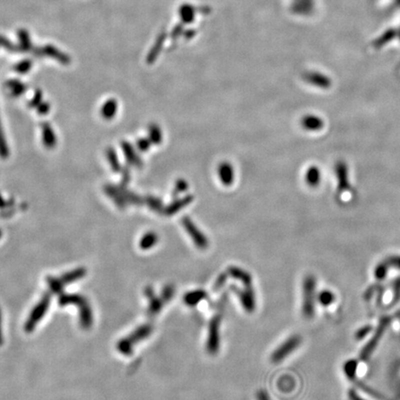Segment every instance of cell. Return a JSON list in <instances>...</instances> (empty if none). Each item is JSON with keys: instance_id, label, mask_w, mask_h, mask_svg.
<instances>
[{"instance_id": "obj_2", "label": "cell", "mask_w": 400, "mask_h": 400, "mask_svg": "<svg viewBox=\"0 0 400 400\" xmlns=\"http://www.w3.org/2000/svg\"><path fill=\"white\" fill-rule=\"evenodd\" d=\"M222 316L216 314L212 317L208 325V334L206 339V352L210 355H216L220 350V326Z\"/></svg>"}, {"instance_id": "obj_11", "label": "cell", "mask_w": 400, "mask_h": 400, "mask_svg": "<svg viewBox=\"0 0 400 400\" xmlns=\"http://www.w3.org/2000/svg\"><path fill=\"white\" fill-rule=\"evenodd\" d=\"M208 294L203 289H196L184 294L182 301L188 306H196L202 300H206Z\"/></svg>"}, {"instance_id": "obj_14", "label": "cell", "mask_w": 400, "mask_h": 400, "mask_svg": "<svg viewBox=\"0 0 400 400\" xmlns=\"http://www.w3.org/2000/svg\"><path fill=\"white\" fill-rule=\"evenodd\" d=\"M148 138L151 143L154 144H160L162 141V132L160 126L155 124H151L148 126Z\"/></svg>"}, {"instance_id": "obj_17", "label": "cell", "mask_w": 400, "mask_h": 400, "mask_svg": "<svg viewBox=\"0 0 400 400\" xmlns=\"http://www.w3.org/2000/svg\"><path fill=\"white\" fill-rule=\"evenodd\" d=\"M175 294V288L174 284H166L164 288H162V294H160V298L162 300L164 305L167 304L170 300L174 298Z\"/></svg>"}, {"instance_id": "obj_8", "label": "cell", "mask_w": 400, "mask_h": 400, "mask_svg": "<svg viewBox=\"0 0 400 400\" xmlns=\"http://www.w3.org/2000/svg\"><path fill=\"white\" fill-rule=\"evenodd\" d=\"M193 200H194V196H191V194H188V196H184V198H176L170 204L169 206L164 208L163 213H164L166 216H172V215H174L176 213L179 212L184 206H188V205L193 201Z\"/></svg>"}, {"instance_id": "obj_20", "label": "cell", "mask_w": 400, "mask_h": 400, "mask_svg": "<svg viewBox=\"0 0 400 400\" xmlns=\"http://www.w3.org/2000/svg\"><path fill=\"white\" fill-rule=\"evenodd\" d=\"M228 276H229V275H228L227 272H225V274H220L219 275V277L217 278V280L215 282L214 288H213L214 292H218L220 289L224 286L225 282L227 281Z\"/></svg>"}, {"instance_id": "obj_18", "label": "cell", "mask_w": 400, "mask_h": 400, "mask_svg": "<svg viewBox=\"0 0 400 400\" xmlns=\"http://www.w3.org/2000/svg\"><path fill=\"white\" fill-rule=\"evenodd\" d=\"M189 188V184L188 182L184 179H179L175 182L174 188L172 191V198H176L179 196V194H182L184 192H186Z\"/></svg>"}, {"instance_id": "obj_5", "label": "cell", "mask_w": 400, "mask_h": 400, "mask_svg": "<svg viewBox=\"0 0 400 400\" xmlns=\"http://www.w3.org/2000/svg\"><path fill=\"white\" fill-rule=\"evenodd\" d=\"M314 279L312 277H308L303 282V306L302 312L306 317L313 315V296H314Z\"/></svg>"}, {"instance_id": "obj_15", "label": "cell", "mask_w": 400, "mask_h": 400, "mask_svg": "<svg viewBox=\"0 0 400 400\" xmlns=\"http://www.w3.org/2000/svg\"><path fill=\"white\" fill-rule=\"evenodd\" d=\"M116 110H117V102L115 100H110L106 101L105 105L103 106L102 113L105 118L110 119V118H112L113 116L115 115Z\"/></svg>"}, {"instance_id": "obj_1", "label": "cell", "mask_w": 400, "mask_h": 400, "mask_svg": "<svg viewBox=\"0 0 400 400\" xmlns=\"http://www.w3.org/2000/svg\"><path fill=\"white\" fill-rule=\"evenodd\" d=\"M154 327L150 324L140 325L134 331L131 332L128 338H124L120 341L118 344V350L124 356H130L134 351V346L136 344L144 341L153 332Z\"/></svg>"}, {"instance_id": "obj_13", "label": "cell", "mask_w": 400, "mask_h": 400, "mask_svg": "<svg viewBox=\"0 0 400 400\" xmlns=\"http://www.w3.org/2000/svg\"><path fill=\"white\" fill-rule=\"evenodd\" d=\"M158 236L154 232H148L139 241V248L142 250H151L158 242Z\"/></svg>"}, {"instance_id": "obj_6", "label": "cell", "mask_w": 400, "mask_h": 400, "mask_svg": "<svg viewBox=\"0 0 400 400\" xmlns=\"http://www.w3.org/2000/svg\"><path fill=\"white\" fill-rule=\"evenodd\" d=\"M232 291L238 294V298L241 302V305L244 308L246 312L252 313L256 308V298L255 293L252 286H246L244 290H240L236 286H232Z\"/></svg>"}, {"instance_id": "obj_22", "label": "cell", "mask_w": 400, "mask_h": 400, "mask_svg": "<svg viewBox=\"0 0 400 400\" xmlns=\"http://www.w3.org/2000/svg\"><path fill=\"white\" fill-rule=\"evenodd\" d=\"M256 400H270L269 394H267L264 390H260L256 393Z\"/></svg>"}, {"instance_id": "obj_16", "label": "cell", "mask_w": 400, "mask_h": 400, "mask_svg": "<svg viewBox=\"0 0 400 400\" xmlns=\"http://www.w3.org/2000/svg\"><path fill=\"white\" fill-rule=\"evenodd\" d=\"M146 203L150 206V210H152L153 212L158 213H163V206L162 202V200H160L158 198L154 196H150L146 198Z\"/></svg>"}, {"instance_id": "obj_4", "label": "cell", "mask_w": 400, "mask_h": 400, "mask_svg": "<svg viewBox=\"0 0 400 400\" xmlns=\"http://www.w3.org/2000/svg\"><path fill=\"white\" fill-rule=\"evenodd\" d=\"M300 343H301V338L298 336H293L286 339L272 352L270 356L272 362L279 363L280 362H282L300 346Z\"/></svg>"}, {"instance_id": "obj_3", "label": "cell", "mask_w": 400, "mask_h": 400, "mask_svg": "<svg viewBox=\"0 0 400 400\" xmlns=\"http://www.w3.org/2000/svg\"><path fill=\"white\" fill-rule=\"evenodd\" d=\"M182 224L198 248L206 250L208 248L210 244L208 239L202 232L200 231V228L194 224L192 220L186 216L182 219Z\"/></svg>"}, {"instance_id": "obj_7", "label": "cell", "mask_w": 400, "mask_h": 400, "mask_svg": "<svg viewBox=\"0 0 400 400\" xmlns=\"http://www.w3.org/2000/svg\"><path fill=\"white\" fill-rule=\"evenodd\" d=\"M144 293L146 298L148 300V314L150 317H154L162 312L164 303L160 296L155 294V292L151 286H146L144 288Z\"/></svg>"}, {"instance_id": "obj_21", "label": "cell", "mask_w": 400, "mask_h": 400, "mask_svg": "<svg viewBox=\"0 0 400 400\" xmlns=\"http://www.w3.org/2000/svg\"><path fill=\"white\" fill-rule=\"evenodd\" d=\"M110 162L112 164L113 169L115 170L120 169L119 163L117 162V156L115 155L113 150L110 152Z\"/></svg>"}, {"instance_id": "obj_10", "label": "cell", "mask_w": 400, "mask_h": 400, "mask_svg": "<svg viewBox=\"0 0 400 400\" xmlns=\"http://www.w3.org/2000/svg\"><path fill=\"white\" fill-rule=\"evenodd\" d=\"M227 274L232 278L241 282L244 284V288L252 286V276L246 270L236 266H230L227 270Z\"/></svg>"}, {"instance_id": "obj_19", "label": "cell", "mask_w": 400, "mask_h": 400, "mask_svg": "<svg viewBox=\"0 0 400 400\" xmlns=\"http://www.w3.org/2000/svg\"><path fill=\"white\" fill-rule=\"evenodd\" d=\"M151 141L150 138H139L136 142V146H138V150H140L141 152H146L148 151L151 146Z\"/></svg>"}, {"instance_id": "obj_9", "label": "cell", "mask_w": 400, "mask_h": 400, "mask_svg": "<svg viewBox=\"0 0 400 400\" xmlns=\"http://www.w3.org/2000/svg\"><path fill=\"white\" fill-rule=\"evenodd\" d=\"M220 181L225 186H231L234 181V170L231 163L222 162L218 168Z\"/></svg>"}, {"instance_id": "obj_12", "label": "cell", "mask_w": 400, "mask_h": 400, "mask_svg": "<svg viewBox=\"0 0 400 400\" xmlns=\"http://www.w3.org/2000/svg\"><path fill=\"white\" fill-rule=\"evenodd\" d=\"M122 150H124L125 158H127L128 162L130 163V164H132V165H134V166L138 167V168H140V167L143 166V162H142V160L139 158L138 153L136 152V150L132 148V146L131 144H129V143H127V142H124V143L122 144Z\"/></svg>"}]
</instances>
